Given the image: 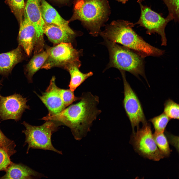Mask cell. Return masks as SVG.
Wrapping results in <instances>:
<instances>
[{
	"label": "cell",
	"mask_w": 179,
	"mask_h": 179,
	"mask_svg": "<svg viewBox=\"0 0 179 179\" xmlns=\"http://www.w3.org/2000/svg\"><path fill=\"white\" fill-rule=\"evenodd\" d=\"M12 12L20 22L24 16L25 4L24 0H6Z\"/></svg>",
	"instance_id": "cell-21"
},
{
	"label": "cell",
	"mask_w": 179,
	"mask_h": 179,
	"mask_svg": "<svg viewBox=\"0 0 179 179\" xmlns=\"http://www.w3.org/2000/svg\"><path fill=\"white\" fill-rule=\"evenodd\" d=\"M24 11L35 30L36 38L35 48L41 50L44 46L43 28L45 23L42 14L41 0H27Z\"/></svg>",
	"instance_id": "cell-11"
},
{
	"label": "cell",
	"mask_w": 179,
	"mask_h": 179,
	"mask_svg": "<svg viewBox=\"0 0 179 179\" xmlns=\"http://www.w3.org/2000/svg\"><path fill=\"white\" fill-rule=\"evenodd\" d=\"M2 179H40L44 175L24 165L12 162L7 167Z\"/></svg>",
	"instance_id": "cell-16"
},
{
	"label": "cell",
	"mask_w": 179,
	"mask_h": 179,
	"mask_svg": "<svg viewBox=\"0 0 179 179\" xmlns=\"http://www.w3.org/2000/svg\"><path fill=\"white\" fill-rule=\"evenodd\" d=\"M153 135L156 145L160 151L165 157H169L171 150L167 138L164 132H154Z\"/></svg>",
	"instance_id": "cell-20"
},
{
	"label": "cell",
	"mask_w": 179,
	"mask_h": 179,
	"mask_svg": "<svg viewBox=\"0 0 179 179\" xmlns=\"http://www.w3.org/2000/svg\"><path fill=\"white\" fill-rule=\"evenodd\" d=\"M24 18L20 22L18 40L27 55L30 57L34 50L36 40V33L32 23L24 11Z\"/></svg>",
	"instance_id": "cell-13"
},
{
	"label": "cell",
	"mask_w": 179,
	"mask_h": 179,
	"mask_svg": "<svg viewBox=\"0 0 179 179\" xmlns=\"http://www.w3.org/2000/svg\"><path fill=\"white\" fill-rule=\"evenodd\" d=\"M55 77H52L49 86L41 95L35 92L47 108L48 114H57L66 108L60 93V88L56 85Z\"/></svg>",
	"instance_id": "cell-12"
},
{
	"label": "cell",
	"mask_w": 179,
	"mask_h": 179,
	"mask_svg": "<svg viewBox=\"0 0 179 179\" xmlns=\"http://www.w3.org/2000/svg\"><path fill=\"white\" fill-rule=\"evenodd\" d=\"M15 146L14 141L6 137L0 129V147L5 150L10 156L16 152Z\"/></svg>",
	"instance_id": "cell-25"
},
{
	"label": "cell",
	"mask_w": 179,
	"mask_h": 179,
	"mask_svg": "<svg viewBox=\"0 0 179 179\" xmlns=\"http://www.w3.org/2000/svg\"><path fill=\"white\" fill-rule=\"evenodd\" d=\"M0 85H1L2 84L0 83Z\"/></svg>",
	"instance_id": "cell-30"
},
{
	"label": "cell",
	"mask_w": 179,
	"mask_h": 179,
	"mask_svg": "<svg viewBox=\"0 0 179 179\" xmlns=\"http://www.w3.org/2000/svg\"><path fill=\"white\" fill-rule=\"evenodd\" d=\"M135 25L126 20L113 21L105 25V29L100 34L105 40L118 43L132 50L142 58L158 56L164 52L150 45L144 41L133 29Z\"/></svg>",
	"instance_id": "cell-2"
},
{
	"label": "cell",
	"mask_w": 179,
	"mask_h": 179,
	"mask_svg": "<svg viewBox=\"0 0 179 179\" xmlns=\"http://www.w3.org/2000/svg\"><path fill=\"white\" fill-rule=\"evenodd\" d=\"M27 98L15 93L7 96L0 94V118L2 120L13 119L18 121L26 109H30L27 104Z\"/></svg>",
	"instance_id": "cell-10"
},
{
	"label": "cell",
	"mask_w": 179,
	"mask_h": 179,
	"mask_svg": "<svg viewBox=\"0 0 179 179\" xmlns=\"http://www.w3.org/2000/svg\"><path fill=\"white\" fill-rule=\"evenodd\" d=\"M123 81L124 97L123 105L130 122L133 133L134 128H139V124L147 122L141 103L136 94L127 81L125 71H120Z\"/></svg>",
	"instance_id": "cell-9"
},
{
	"label": "cell",
	"mask_w": 179,
	"mask_h": 179,
	"mask_svg": "<svg viewBox=\"0 0 179 179\" xmlns=\"http://www.w3.org/2000/svg\"><path fill=\"white\" fill-rule=\"evenodd\" d=\"M133 133L130 142L134 150L145 158L156 161L165 157L160 151L155 141L150 124L147 122L142 127Z\"/></svg>",
	"instance_id": "cell-6"
},
{
	"label": "cell",
	"mask_w": 179,
	"mask_h": 179,
	"mask_svg": "<svg viewBox=\"0 0 179 179\" xmlns=\"http://www.w3.org/2000/svg\"><path fill=\"white\" fill-rule=\"evenodd\" d=\"M61 96L64 104L66 107L74 102L80 100L81 97L75 96L74 92L69 89H60Z\"/></svg>",
	"instance_id": "cell-26"
},
{
	"label": "cell",
	"mask_w": 179,
	"mask_h": 179,
	"mask_svg": "<svg viewBox=\"0 0 179 179\" xmlns=\"http://www.w3.org/2000/svg\"></svg>",
	"instance_id": "cell-31"
},
{
	"label": "cell",
	"mask_w": 179,
	"mask_h": 179,
	"mask_svg": "<svg viewBox=\"0 0 179 179\" xmlns=\"http://www.w3.org/2000/svg\"><path fill=\"white\" fill-rule=\"evenodd\" d=\"M41 9L42 17L45 23L57 26L71 34H76L69 26V22L63 19L56 10L45 0H41Z\"/></svg>",
	"instance_id": "cell-14"
},
{
	"label": "cell",
	"mask_w": 179,
	"mask_h": 179,
	"mask_svg": "<svg viewBox=\"0 0 179 179\" xmlns=\"http://www.w3.org/2000/svg\"><path fill=\"white\" fill-rule=\"evenodd\" d=\"M23 48L20 45L10 51L0 54V74L8 76L17 63L25 59Z\"/></svg>",
	"instance_id": "cell-15"
},
{
	"label": "cell",
	"mask_w": 179,
	"mask_h": 179,
	"mask_svg": "<svg viewBox=\"0 0 179 179\" xmlns=\"http://www.w3.org/2000/svg\"><path fill=\"white\" fill-rule=\"evenodd\" d=\"M119 2H121L122 3L125 4L126 3L128 0H116Z\"/></svg>",
	"instance_id": "cell-28"
},
{
	"label": "cell",
	"mask_w": 179,
	"mask_h": 179,
	"mask_svg": "<svg viewBox=\"0 0 179 179\" xmlns=\"http://www.w3.org/2000/svg\"><path fill=\"white\" fill-rule=\"evenodd\" d=\"M48 55L41 68L46 70L55 67L65 69L69 65L81 62L79 58L82 50L74 48L71 43H62L52 47L47 48Z\"/></svg>",
	"instance_id": "cell-8"
},
{
	"label": "cell",
	"mask_w": 179,
	"mask_h": 179,
	"mask_svg": "<svg viewBox=\"0 0 179 179\" xmlns=\"http://www.w3.org/2000/svg\"><path fill=\"white\" fill-rule=\"evenodd\" d=\"M80 101L56 114L48 115L47 120L58 123L70 129L75 139L80 140L87 135L93 122L101 112L98 109L99 97L90 92L82 93Z\"/></svg>",
	"instance_id": "cell-1"
},
{
	"label": "cell",
	"mask_w": 179,
	"mask_h": 179,
	"mask_svg": "<svg viewBox=\"0 0 179 179\" xmlns=\"http://www.w3.org/2000/svg\"><path fill=\"white\" fill-rule=\"evenodd\" d=\"M81 65V62L74 63L65 68L70 75V80L68 85L69 89L74 92L86 79L93 75L91 72L86 73L82 72L79 69Z\"/></svg>",
	"instance_id": "cell-18"
},
{
	"label": "cell",
	"mask_w": 179,
	"mask_h": 179,
	"mask_svg": "<svg viewBox=\"0 0 179 179\" xmlns=\"http://www.w3.org/2000/svg\"><path fill=\"white\" fill-rule=\"evenodd\" d=\"M46 121L40 126H33L24 121L22 124L26 129L22 131L25 135V142L28 144L27 153L32 148L50 150L60 154L61 151L55 148L52 144L51 136L58 129L60 124L50 120Z\"/></svg>",
	"instance_id": "cell-5"
},
{
	"label": "cell",
	"mask_w": 179,
	"mask_h": 179,
	"mask_svg": "<svg viewBox=\"0 0 179 179\" xmlns=\"http://www.w3.org/2000/svg\"><path fill=\"white\" fill-rule=\"evenodd\" d=\"M142 0H138L140 9V15L138 21L134 24L144 28L147 34L157 33L161 37V45L165 46L167 40L165 32L168 23L174 19L172 14H169L165 18L161 15L152 10L150 7L142 4Z\"/></svg>",
	"instance_id": "cell-7"
},
{
	"label": "cell",
	"mask_w": 179,
	"mask_h": 179,
	"mask_svg": "<svg viewBox=\"0 0 179 179\" xmlns=\"http://www.w3.org/2000/svg\"><path fill=\"white\" fill-rule=\"evenodd\" d=\"M163 113L171 119L179 120V104L172 100H166L164 104Z\"/></svg>",
	"instance_id": "cell-23"
},
{
	"label": "cell",
	"mask_w": 179,
	"mask_h": 179,
	"mask_svg": "<svg viewBox=\"0 0 179 179\" xmlns=\"http://www.w3.org/2000/svg\"><path fill=\"white\" fill-rule=\"evenodd\" d=\"M171 119L163 112L149 120L152 124L156 133L164 132Z\"/></svg>",
	"instance_id": "cell-22"
},
{
	"label": "cell",
	"mask_w": 179,
	"mask_h": 179,
	"mask_svg": "<svg viewBox=\"0 0 179 179\" xmlns=\"http://www.w3.org/2000/svg\"><path fill=\"white\" fill-rule=\"evenodd\" d=\"M105 40L110 55L109 62L107 68H115L120 71L129 72L137 77L140 75L146 79L141 57L128 48Z\"/></svg>",
	"instance_id": "cell-4"
},
{
	"label": "cell",
	"mask_w": 179,
	"mask_h": 179,
	"mask_svg": "<svg viewBox=\"0 0 179 179\" xmlns=\"http://www.w3.org/2000/svg\"><path fill=\"white\" fill-rule=\"evenodd\" d=\"M10 157L7 152L0 147V171H5L12 162L10 160Z\"/></svg>",
	"instance_id": "cell-27"
},
{
	"label": "cell",
	"mask_w": 179,
	"mask_h": 179,
	"mask_svg": "<svg viewBox=\"0 0 179 179\" xmlns=\"http://www.w3.org/2000/svg\"><path fill=\"white\" fill-rule=\"evenodd\" d=\"M55 1L59 2H64L67 1V0H53Z\"/></svg>",
	"instance_id": "cell-29"
},
{
	"label": "cell",
	"mask_w": 179,
	"mask_h": 179,
	"mask_svg": "<svg viewBox=\"0 0 179 179\" xmlns=\"http://www.w3.org/2000/svg\"><path fill=\"white\" fill-rule=\"evenodd\" d=\"M167 6L169 14L172 15L175 22L179 18V0H162Z\"/></svg>",
	"instance_id": "cell-24"
},
{
	"label": "cell",
	"mask_w": 179,
	"mask_h": 179,
	"mask_svg": "<svg viewBox=\"0 0 179 179\" xmlns=\"http://www.w3.org/2000/svg\"><path fill=\"white\" fill-rule=\"evenodd\" d=\"M44 34L54 44L70 43L76 34H71L60 27L45 23L43 28Z\"/></svg>",
	"instance_id": "cell-17"
},
{
	"label": "cell",
	"mask_w": 179,
	"mask_h": 179,
	"mask_svg": "<svg viewBox=\"0 0 179 179\" xmlns=\"http://www.w3.org/2000/svg\"><path fill=\"white\" fill-rule=\"evenodd\" d=\"M107 0H74L71 21L78 20L93 36H97L111 13Z\"/></svg>",
	"instance_id": "cell-3"
},
{
	"label": "cell",
	"mask_w": 179,
	"mask_h": 179,
	"mask_svg": "<svg viewBox=\"0 0 179 179\" xmlns=\"http://www.w3.org/2000/svg\"><path fill=\"white\" fill-rule=\"evenodd\" d=\"M48 54L46 50L34 54V56L26 65L25 74L28 82L32 83L34 75L43 65L46 60Z\"/></svg>",
	"instance_id": "cell-19"
}]
</instances>
